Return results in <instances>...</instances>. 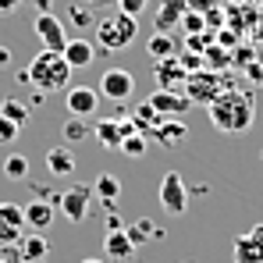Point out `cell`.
I'll return each mask as SVG.
<instances>
[{"label": "cell", "instance_id": "obj_18", "mask_svg": "<svg viewBox=\"0 0 263 263\" xmlns=\"http://www.w3.org/2000/svg\"><path fill=\"white\" fill-rule=\"evenodd\" d=\"M92 196L103 203L107 214H114V210H118L114 203H118V196H121V178H118V175H100V178H96V185H92Z\"/></svg>", "mask_w": 263, "mask_h": 263}, {"label": "cell", "instance_id": "obj_11", "mask_svg": "<svg viewBox=\"0 0 263 263\" xmlns=\"http://www.w3.org/2000/svg\"><path fill=\"white\" fill-rule=\"evenodd\" d=\"M146 103H149L157 114H164V118H181V114L192 107V100H189L181 89H157Z\"/></svg>", "mask_w": 263, "mask_h": 263}, {"label": "cell", "instance_id": "obj_33", "mask_svg": "<svg viewBox=\"0 0 263 263\" xmlns=\"http://www.w3.org/2000/svg\"><path fill=\"white\" fill-rule=\"evenodd\" d=\"M181 22H185V25H189L192 32H199V25H203V18H199V14H185Z\"/></svg>", "mask_w": 263, "mask_h": 263}, {"label": "cell", "instance_id": "obj_34", "mask_svg": "<svg viewBox=\"0 0 263 263\" xmlns=\"http://www.w3.org/2000/svg\"><path fill=\"white\" fill-rule=\"evenodd\" d=\"M7 64H11V50H7V46H0V68H7Z\"/></svg>", "mask_w": 263, "mask_h": 263}, {"label": "cell", "instance_id": "obj_28", "mask_svg": "<svg viewBox=\"0 0 263 263\" xmlns=\"http://www.w3.org/2000/svg\"><path fill=\"white\" fill-rule=\"evenodd\" d=\"M121 153H125V157H132V160H139V157L146 153V135H142V132H132V135H125Z\"/></svg>", "mask_w": 263, "mask_h": 263}, {"label": "cell", "instance_id": "obj_2", "mask_svg": "<svg viewBox=\"0 0 263 263\" xmlns=\"http://www.w3.org/2000/svg\"><path fill=\"white\" fill-rule=\"evenodd\" d=\"M25 71H29V86L43 96L68 89V79H71V64L64 61V53H53V50H40Z\"/></svg>", "mask_w": 263, "mask_h": 263}, {"label": "cell", "instance_id": "obj_3", "mask_svg": "<svg viewBox=\"0 0 263 263\" xmlns=\"http://www.w3.org/2000/svg\"><path fill=\"white\" fill-rule=\"evenodd\" d=\"M135 36H139V25H135L132 14L114 11L110 18L96 22V46L100 50H125V46L135 43Z\"/></svg>", "mask_w": 263, "mask_h": 263}, {"label": "cell", "instance_id": "obj_29", "mask_svg": "<svg viewBox=\"0 0 263 263\" xmlns=\"http://www.w3.org/2000/svg\"><path fill=\"white\" fill-rule=\"evenodd\" d=\"M146 7H149V0H118V11L121 14H132V18H139Z\"/></svg>", "mask_w": 263, "mask_h": 263}, {"label": "cell", "instance_id": "obj_36", "mask_svg": "<svg viewBox=\"0 0 263 263\" xmlns=\"http://www.w3.org/2000/svg\"><path fill=\"white\" fill-rule=\"evenodd\" d=\"M32 4H36L40 11H50V7H53V0H32Z\"/></svg>", "mask_w": 263, "mask_h": 263}, {"label": "cell", "instance_id": "obj_31", "mask_svg": "<svg viewBox=\"0 0 263 263\" xmlns=\"http://www.w3.org/2000/svg\"><path fill=\"white\" fill-rule=\"evenodd\" d=\"M71 18H75V25H79V29H89V25H92V11H89V7H75V11H71Z\"/></svg>", "mask_w": 263, "mask_h": 263}, {"label": "cell", "instance_id": "obj_17", "mask_svg": "<svg viewBox=\"0 0 263 263\" xmlns=\"http://www.w3.org/2000/svg\"><path fill=\"white\" fill-rule=\"evenodd\" d=\"M64 61L71 64V71L75 68H89L96 61V46L89 43V40H82V36H71L68 46H64Z\"/></svg>", "mask_w": 263, "mask_h": 263}, {"label": "cell", "instance_id": "obj_20", "mask_svg": "<svg viewBox=\"0 0 263 263\" xmlns=\"http://www.w3.org/2000/svg\"><path fill=\"white\" fill-rule=\"evenodd\" d=\"M46 253H50V242L43 235H22V242H18V260L22 263H40L46 260Z\"/></svg>", "mask_w": 263, "mask_h": 263}, {"label": "cell", "instance_id": "obj_37", "mask_svg": "<svg viewBox=\"0 0 263 263\" xmlns=\"http://www.w3.org/2000/svg\"><path fill=\"white\" fill-rule=\"evenodd\" d=\"M82 263H103V260H96V256H89V260H82Z\"/></svg>", "mask_w": 263, "mask_h": 263}, {"label": "cell", "instance_id": "obj_23", "mask_svg": "<svg viewBox=\"0 0 263 263\" xmlns=\"http://www.w3.org/2000/svg\"><path fill=\"white\" fill-rule=\"evenodd\" d=\"M0 118H7V121H14V125L22 128V125H29L32 110H29V103H22L18 96H7V100L0 103Z\"/></svg>", "mask_w": 263, "mask_h": 263}, {"label": "cell", "instance_id": "obj_1", "mask_svg": "<svg viewBox=\"0 0 263 263\" xmlns=\"http://www.w3.org/2000/svg\"><path fill=\"white\" fill-rule=\"evenodd\" d=\"M256 121V96L249 89H224L210 103V125L224 135L249 132Z\"/></svg>", "mask_w": 263, "mask_h": 263}, {"label": "cell", "instance_id": "obj_6", "mask_svg": "<svg viewBox=\"0 0 263 263\" xmlns=\"http://www.w3.org/2000/svg\"><path fill=\"white\" fill-rule=\"evenodd\" d=\"M132 92H135L132 71H125V68H107V71L100 75V96H103V100H110V103H128Z\"/></svg>", "mask_w": 263, "mask_h": 263}, {"label": "cell", "instance_id": "obj_19", "mask_svg": "<svg viewBox=\"0 0 263 263\" xmlns=\"http://www.w3.org/2000/svg\"><path fill=\"white\" fill-rule=\"evenodd\" d=\"M157 79H160V89H181V92H185V79H189V75L181 71V61H178V53L157 64Z\"/></svg>", "mask_w": 263, "mask_h": 263}, {"label": "cell", "instance_id": "obj_21", "mask_svg": "<svg viewBox=\"0 0 263 263\" xmlns=\"http://www.w3.org/2000/svg\"><path fill=\"white\" fill-rule=\"evenodd\" d=\"M103 253H107L110 260H128L132 253H135V246H132V238L125 235V228L103 235Z\"/></svg>", "mask_w": 263, "mask_h": 263}, {"label": "cell", "instance_id": "obj_13", "mask_svg": "<svg viewBox=\"0 0 263 263\" xmlns=\"http://www.w3.org/2000/svg\"><path fill=\"white\" fill-rule=\"evenodd\" d=\"M220 92H224V89L217 86V79H206L203 71H196V75L185 79V96H189L192 103H206V107H210Z\"/></svg>", "mask_w": 263, "mask_h": 263}, {"label": "cell", "instance_id": "obj_8", "mask_svg": "<svg viewBox=\"0 0 263 263\" xmlns=\"http://www.w3.org/2000/svg\"><path fill=\"white\" fill-rule=\"evenodd\" d=\"M132 132H139L132 118H100V121L92 125V135H96L107 149H114V153H121V142H125V135H132Z\"/></svg>", "mask_w": 263, "mask_h": 263}, {"label": "cell", "instance_id": "obj_15", "mask_svg": "<svg viewBox=\"0 0 263 263\" xmlns=\"http://www.w3.org/2000/svg\"><path fill=\"white\" fill-rule=\"evenodd\" d=\"M181 18H185V0H164L153 14V25H157V32H175Z\"/></svg>", "mask_w": 263, "mask_h": 263}, {"label": "cell", "instance_id": "obj_30", "mask_svg": "<svg viewBox=\"0 0 263 263\" xmlns=\"http://www.w3.org/2000/svg\"><path fill=\"white\" fill-rule=\"evenodd\" d=\"M18 125H14V121H7V118H0V142H4V146H11V142H14V139H18Z\"/></svg>", "mask_w": 263, "mask_h": 263}, {"label": "cell", "instance_id": "obj_16", "mask_svg": "<svg viewBox=\"0 0 263 263\" xmlns=\"http://www.w3.org/2000/svg\"><path fill=\"white\" fill-rule=\"evenodd\" d=\"M46 171L53 178H71L75 175V153H71V146H53V149H46Z\"/></svg>", "mask_w": 263, "mask_h": 263}, {"label": "cell", "instance_id": "obj_14", "mask_svg": "<svg viewBox=\"0 0 263 263\" xmlns=\"http://www.w3.org/2000/svg\"><path fill=\"white\" fill-rule=\"evenodd\" d=\"M25 210V228H32V231H46L50 224H53V214H57V203H50V199H32V203H25L22 206Z\"/></svg>", "mask_w": 263, "mask_h": 263}, {"label": "cell", "instance_id": "obj_24", "mask_svg": "<svg viewBox=\"0 0 263 263\" xmlns=\"http://www.w3.org/2000/svg\"><path fill=\"white\" fill-rule=\"evenodd\" d=\"M125 235H128V238H132V246H135V249H139V246H142V242H149V238H157V235H160V231H157V228H153V220L139 217V220H135V224H128V228H125Z\"/></svg>", "mask_w": 263, "mask_h": 263}, {"label": "cell", "instance_id": "obj_5", "mask_svg": "<svg viewBox=\"0 0 263 263\" xmlns=\"http://www.w3.org/2000/svg\"><path fill=\"white\" fill-rule=\"evenodd\" d=\"M92 185H68L61 196H57V206L61 214L71 220V224H82L89 217V206H92Z\"/></svg>", "mask_w": 263, "mask_h": 263}, {"label": "cell", "instance_id": "obj_12", "mask_svg": "<svg viewBox=\"0 0 263 263\" xmlns=\"http://www.w3.org/2000/svg\"><path fill=\"white\" fill-rule=\"evenodd\" d=\"M235 263H263V224L235 238Z\"/></svg>", "mask_w": 263, "mask_h": 263}, {"label": "cell", "instance_id": "obj_10", "mask_svg": "<svg viewBox=\"0 0 263 263\" xmlns=\"http://www.w3.org/2000/svg\"><path fill=\"white\" fill-rule=\"evenodd\" d=\"M32 29H36V36H40V43L43 50H53V53H64V46H68V36H64V25L50 14V11H36V22H32Z\"/></svg>", "mask_w": 263, "mask_h": 263}, {"label": "cell", "instance_id": "obj_9", "mask_svg": "<svg viewBox=\"0 0 263 263\" xmlns=\"http://www.w3.org/2000/svg\"><path fill=\"white\" fill-rule=\"evenodd\" d=\"M25 235V210L22 203H0V246H18Z\"/></svg>", "mask_w": 263, "mask_h": 263}, {"label": "cell", "instance_id": "obj_25", "mask_svg": "<svg viewBox=\"0 0 263 263\" xmlns=\"http://www.w3.org/2000/svg\"><path fill=\"white\" fill-rule=\"evenodd\" d=\"M64 139H68V146H71V142H82V139H89V135H92V125H89L86 118H71V114H68V121H64Z\"/></svg>", "mask_w": 263, "mask_h": 263}, {"label": "cell", "instance_id": "obj_27", "mask_svg": "<svg viewBox=\"0 0 263 263\" xmlns=\"http://www.w3.org/2000/svg\"><path fill=\"white\" fill-rule=\"evenodd\" d=\"M185 135V121H178V118H164V125L157 128V139L164 142V146H171Z\"/></svg>", "mask_w": 263, "mask_h": 263}, {"label": "cell", "instance_id": "obj_4", "mask_svg": "<svg viewBox=\"0 0 263 263\" xmlns=\"http://www.w3.org/2000/svg\"><path fill=\"white\" fill-rule=\"evenodd\" d=\"M157 199H160L164 214H171V217H181V214L189 210V185H185V178L178 175V171H167V175L160 178Z\"/></svg>", "mask_w": 263, "mask_h": 263}, {"label": "cell", "instance_id": "obj_7", "mask_svg": "<svg viewBox=\"0 0 263 263\" xmlns=\"http://www.w3.org/2000/svg\"><path fill=\"white\" fill-rule=\"evenodd\" d=\"M100 89L92 86H68V92H64V107H68V114L71 118H96V110H100Z\"/></svg>", "mask_w": 263, "mask_h": 263}, {"label": "cell", "instance_id": "obj_26", "mask_svg": "<svg viewBox=\"0 0 263 263\" xmlns=\"http://www.w3.org/2000/svg\"><path fill=\"white\" fill-rule=\"evenodd\" d=\"M4 175L11 178V181H25V178H29V157L11 153V157L4 160Z\"/></svg>", "mask_w": 263, "mask_h": 263}, {"label": "cell", "instance_id": "obj_32", "mask_svg": "<svg viewBox=\"0 0 263 263\" xmlns=\"http://www.w3.org/2000/svg\"><path fill=\"white\" fill-rule=\"evenodd\" d=\"M22 7V0H0V14H14Z\"/></svg>", "mask_w": 263, "mask_h": 263}, {"label": "cell", "instance_id": "obj_22", "mask_svg": "<svg viewBox=\"0 0 263 263\" xmlns=\"http://www.w3.org/2000/svg\"><path fill=\"white\" fill-rule=\"evenodd\" d=\"M146 53L153 57V61H167V57H175L178 53V43L171 32H157V36H149V43H146Z\"/></svg>", "mask_w": 263, "mask_h": 263}, {"label": "cell", "instance_id": "obj_35", "mask_svg": "<svg viewBox=\"0 0 263 263\" xmlns=\"http://www.w3.org/2000/svg\"><path fill=\"white\" fill-rule=\"evenodd\" d=\"M92 7H118V0H89Z\"/></svg>", "mask_w": 263, "mask_h": 263}, {"label": "cell", "instance_id": "obj_38", "mask_svg": "<svg viewBox=\"0 0 263 263\" xmlns=\"http://www.w3.org/2000/svg\"><path fill=\"white\" fill-rule=\"evenodd\" d=\"M0 263H7V260H0Z\"/></svg>", "mask_w": 263, "mask_h": 263}]
</instances>
